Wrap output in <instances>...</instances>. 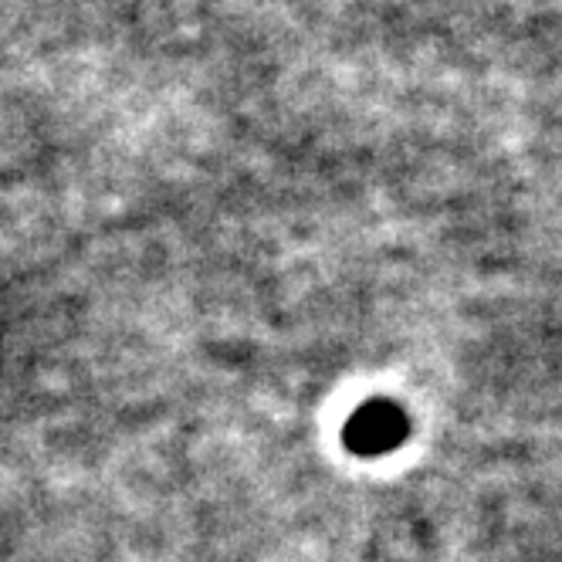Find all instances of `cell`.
Returning <instances> with one entry per match:
<instances>
[{"instance_id":"1","label":"cell","mask_w":562,"mask_h":562,"mask_svg":"<svg viewBox=\"0 0 562 562\" xmlns=\"http://www.w3.org/2000/svg\"><path fill=\"white\" fill-rule=\"evenodd\" d=\"M400 430H404V424L393 411H363L352 424V445L359 451H383L396 445Z\"/></svg>"}]
</instances>
